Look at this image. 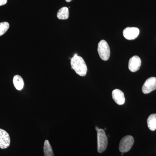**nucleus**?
<instances>
[{"label": "nucleus", "instance_id": "f257e3e1", "mask_svg": "<svg viewBox=\"0 0 156 156\" xmlns=\"http://www.w3.org/2000/svg\"><path fill=\"white\" fill-rule=\"evenodd\" d=\"M71 65L76 73L81 76H85L87 75V64L80 56L75 54L71 59Z\"/></svg>", "mask_w": 156, "mask_h": 156}, {"label": "nucleus", "instance_id": "f03ea898", "mask_svg": "<svg viewBox=\"0 0 156 156\" xmlns=\"http://www.w3.org/2000/svg\"><path fill=\"white\" fill-rule=\"evenodd\" d=\"M97 132L98 151L101 153L105 151L108 145V138L105 131L102 129H99Z\"/></svg>", "mask_w": 156, "mask_h": 156}, {"label": "nucleus", "instance_id": "7ed1b4c3", "mask_svg": "<svg viewBox=\"0 0 156 156\" xmlns=\"http://www.w3.org/2000/svg\"><path fill=\"white\" fill-rule=\"evenodd\" d=\"M98 52L101 58L104 61L108 60L110 56V50L107 42L101 40L98 46Z\"/></svg>", "mask_w": 156, "mask_h": 156}, {"label": "nucleus", "instance_id": "20e7f679", "mask_svg": "<svg viewBox=\"0 0 156 156\" xmlns=\"http://www.w3.org/2000/svg\"><path fill=\"white\" fill-rule=\"evenodd\" d=\"M134 143V139L131 135H127L121 140L119 149L121 152L126 153L131 150Z\"/></svg>", "mask_w": 156, "mask_h": 156}, {"label": "nucleus", "instance_id": "39448f33", "mask_svg": "<svg viewBox=\"0 0 156 156\" xmlns=\"http://www.w3.org/2000/svg\"><path fill=\"white\" fill-rule=\"evenodd\" d=\"M156 89V78L151 77L148 78L144 84L142 88V92L147 94Z\"/></svg>", "mask_w": 156, "mask_h": 156}, {"label": "nucleus", "instance_id": "423d86ee", "mask_svg": "<svg viewBox=\"0 0 156 156\" xmlns=\"http://www.w3.org/2000/svg\"><path fill=\"white\" fill-rule=\"evenodd\" d=\"M140 30L136 27H127L123 31V36L128 40H134L139 35Z\"/></svg>", "mask_w": 156, "mask_h": 156}, {"label": "nucleus", "instance_id": "0eeeda50", "mask_svg": "<svg viewBox=\"0 0 156 156\" xmlns=\"http://www.w3.org/2000/svg\"><path fill=\"white\" fill-rule=\"evenodd\" d=\"M11 143L10 136L7 131L0 128V148L5 149L9 147Z\"/></svg>", "mask_w": 156, "mask_h": 156}, {"label": "nucleus", "instance_id": "6e6552de", "mask_svg": "<svg viewBox=\"0 0 156 156\" xmlns=\"http://www.w3.org/2000/svg\"><path fill=\"white\" fill-rule=\"evenodd\" d=\"M141 64V59L139 56H133L129 60L128 68L132 72H135L139 69Z\"/></svg>", "mask_w": 156, "mask_h": 156}, {"label": "nucleus", "instance_id": "1a4fd4ad", "mask_svg": "<svg viewBox=\"0 0 156 156\" xmlns=\"http://www.w3.org/2000/svg\"><path fill=\"white\" fill-rule=\"evenodd\" d=\"M112 96L113 99L115 101V102L119 105H122L125 102V95L122 91L120 89H114L112 92Z\"/></svg>", "mask_w": 156, "mask_h": 156}, {"label": "nucleus", "instance_id": "9d476101", "mask_svg": "<svg viewBox=\"0 0 156 156\" xmlns=\"http://www.w3.org/2000/svg\"><path fill=\"white\" fill-rule=\"evenodd\" d=\"M13 83L15 88L17 90H22L24 87V82L21 76L15 75L13 78Z\"/></svg>", "mask_w": 156, "mask_h": 156}, {"label": "nucleus", "instance_id": "9b49d317", "mask_svg": "<svg viewBox=\"0 0 156 156\" xmlns=\"http://www.w3.org/2000/svg\"><path fill=\"white\" fill-rule=\"evenodd\" d=\"M57 17L58 19L67 20L69 17V11L67 7H63L58 10L57 14Z\"/></svg>", "mask_w": 156, "mask_h": 156}, {"label": "nucleus", "instance_id": "f8f14e48", "mask_svg": "<svg viewBox=\"0 0 156 156\" xmlns=\"http://www.w3.org/2000/svg\"><path fill=\"white\" fill-rule=\"evenodd\" d=\"M147 126L150 130L154 131L156 129V114H153L149 116L147 120Z\"/></svg>", "mask_w": 156, "mask_h": 156}, {"label": "nucleus", "instance_id": "ddd939ff", "mask_svg": "<svg viewBox=\"0 0 156 156\" xmlns=\"http://www.w3.org/2000/svg\"><path fill=\"white\" fill-rule=\"evenodd\" d=\"M44 151L45 156H54L52 147L48 140H46L44 143Z\"/></svg>", "mask_w": 156, "mask_h": 156}, {"label": "nucleus", "instance_id": "4468645a", "mask_svg": "<svg viewBox=\"0 0 156 156\" xmlns=\"http://www.w3.org/2000/svg\"><path fill=\"white\" fill-rule=\"evenodd\" d=\"M9 23L7 22H3L0 23V36L5 33L9 28Z\"/></svg>", "mask_w": 156, "mask_h": 156}, {"label": "nucleus", "instance_id": "2eb2a0df", "mask_svg": "<svg viewBox=\"0 0 156 156\" xmlns=\"http://www.w3.org/2000/svg\"><path fill=\"white\" fill-rule=\"evenodd\" d=\"M8 0H0V6L4 5L7 4Z\"/></svg>", "mask_w": 156, "mask_h": 156}, {"label": "nucleus", "instance_id": "dca6fc26", "mask_svg": "<svg viewBox=\"0 0 156 156\" xmlns=\"http://www.w3.org/2000/svg\"><path fill=\"white\" fill-rule=\"evenodd\" d=\"M72 1V0H66V1L67 2H71Z\"/></svg>", "mask_w": 156, "mask_h": 156}, {"label": "nucleus", "instance_id": "f3484780", "mask_svg": "<svg viewBox=\"0 0 156 156\" xmlns=\"http://www.w3.org/2000/svg\"><path fill=\"white\" fill-rule=\"evenodd\" d=\"M95 129H96V130L97 131H98V130H99V128H98V127H96V128H95Z\"/></svg>", "mask_w": 156, "mask_h": 156}]
</instances>
